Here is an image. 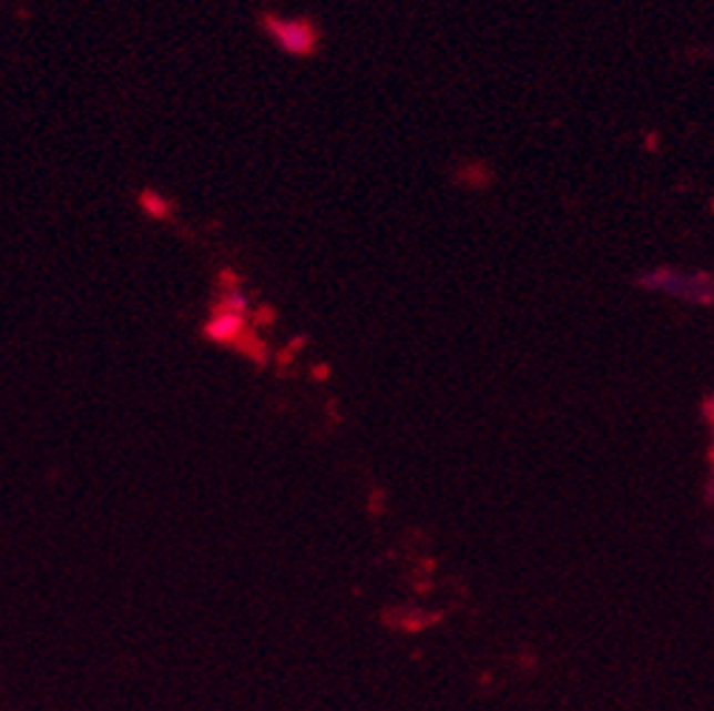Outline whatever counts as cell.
<instances>
[{
  "mask_svg": "<svg viewBox=\"0 0 714 711\" xmlns=\"http://www.w3.org/2000/svg\"><path fill=\"white\" fill-rule=\"evenodd\" d=\"M263 29L274 40V47L290 58H308L319 47V29H316L314 20H285L268 14V18H263Z\"/></svg>",
  "mask_w": 714,
  "mask_h": 711,
  "instance_id": "6da1fadb",
  "label": "cell"
}]
</instances>
